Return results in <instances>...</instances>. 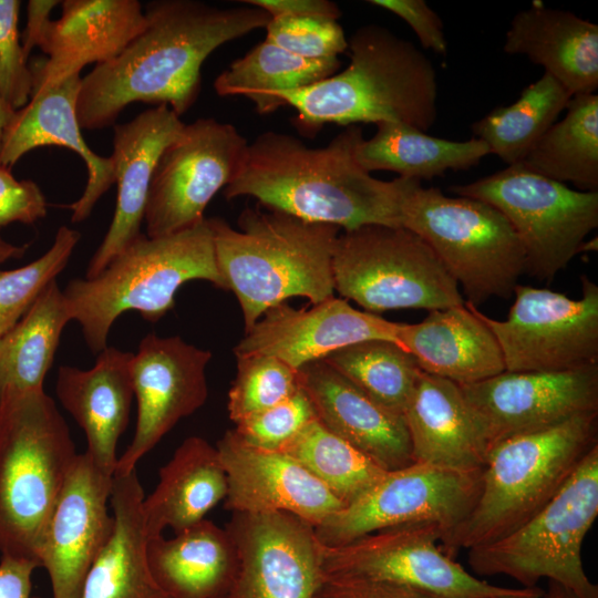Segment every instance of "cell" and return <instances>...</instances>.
I'll return each mask as SVG.
<instances>
[{
	"label": "cell",
	"mask_w": 598,
	"mask_h": 598,
	"mask_svg": "<svg viewBox=\"0 0 598 598\" xmlns=\"http://www.w3.org/2000/svg\"><path fill=\"white\" fill-rule=\"evenodd\" d=\"M70 429L43 389L0 402V553L34 561L76 457Z\"/></svg>",
	"instance_id": "7"
},
{
	"label": "cell",
	"mask_w": 598,
	"mask_h": 598,
	"mask_svg": "<svg viewBox=\"0 0 598 598\" xmlns=\"http://www.w3.org/2000/svg\"><path fill=\"white\" fill-rule=\"evenodd\" d=\"M227 478L216 446L205 439L189 436L159 470L155 489L143 501L147 537L166 527L178 533L205 518L225 499Z\"/></svg>",
	"instance_id": "32"
},
{
	"label": "cell",
	"mask_w": 598,
	"mask_h": 598,
	"mask_svg": "<svg viewBox=\"0 0 598 598\" xmlns=\"http://www.w3.org/2000/svg\"><path fill=\"white\" fill-rule=\"evenodd\" d=\"M581 297L517 285L505 320L478 316L501 348L505 371L561 372L598 365V286L581 276Z\"/></svg>",
	"instance_id": "13"
},
{
	"label": "cell",
	"mask_w": 598,
	"mask_h": 598,
	"mask_svg": "<svg viewBox=\"0 0 598 598\" xmlns=\"http://www.w3.org/2000/svg\"><path fill=\"white\" fill-rule=\"evenodd\" d=\"M144 13V28L125 49L81 79L76 112L82 128L113 125L136 102L166 104L182 116L199 95L208 55L270 20L254 6L219 8L196 0L151 1Z\"/></svg>",
	"instance_id": "1"
},
{
	"label": "cell",
	"mask_w": 598,
	"mask_h": 598,
	"mask_svg": "<svg viewBox=\"0 0 598 598\" xmlns=\"http://www.w3.org/2000/svg\"><path fill=\"white\" fill-rule=\"evenodd\" d=\"M597 516L598 446L528 522L495 542L468 549V566L475 575H504L526 588L547 579L580 598H598V586L588 578L581 558L582 543Z\"/></svg>",
	"instance_id": "9"
},
{
	"label": "cell",
	"mask_w": 598,
	"mask_h": 598,
	"mask_svg": "<svg viewBox=\"0 0 598 598\" xmlns=\"http://www.w3.org/2000/svg\"><path fill=\"white\" fill-rule=\"evenodd\" d=\"M323 360L371 399L402 415L422 372L405 349L383 339L347 346Z\"/></svg>",
	"instance_id": "38"
},
{
	"label": "cell",
	"mask_w": 598,
	"mask_h": 598,
	"mask_svg": "<svg viewBox=\"0 0 598 598\" xmlns=\"http://www.w3.org/2000/svg\"><path fill=\"white\" fill-rule=\"evenodd\" d=\"M401 227L430 246L475 307L511 298L525 274V252L512 225L482 200L450 197L413 181L403 197Z\"/></svg>",
	"instance_id": "8"
},
{
	"label": "cell",
	"mask_w": 598,
	"mask_h": 598,
	"mask_svg": "<svg viewBox=\"0 0 598 598\" xmlns=\"http://www.w3.org/2000/svg\"><path fill=\"white\" fill-rule=\"evenodd\" d=\"M277 451L303 466L342 501L344 506L370 488L386 472L364 453L329 431L318 419Z\"/></svg>",
	"instance_id": "39"
},
{
	"label": "cell",
	"mask_w": 598,
	"mask_h": 598,
	"mask_svg": "<svg viewBox=\"0 0 598 598\" xmlns=\"http://www.w3.org/2000/svg\"><path fill=\"white\" fill-rule=\"evenodd\" d=\"M598 446V411L511 436L493 446L477 499L440 546L454 559L462 549L495 542L536 515Z\"/></svg>",
	"instance_id": "5"
},
{
	"label": "cell",
	"mask_w": 598,
	"mask_h": 598,
	"mask_svg": "<svg viewBox=\"0 0 598 598\" xmlns=\"http://www.w3.org/2000/svg\"><path fill=\"white\" fill-rule=\"evenodd\" d=\"M245 4L257 7L276 17H316L338 20L342 12L337 3L329 0H244Z\"/></svg>",
	"instance_id": "48"
},
{
	"label": "cell",
	"mask_w": 598,
	"mask_h": 598,
	"mask_svg": "<svg viewBox=\"0 0 598 598\" xmlns=\"http://www.w3.org/2000/svg\"><path fill=\"white\" fill-rule=\"evenodd\" d=\"M60 1L30 0L27 6V27L23 34L22 49L28 59L32 49L39 47L43 33L51 21L50 14Z\"/></svg>",
	"instance_id": "50"
},
{
	"label": "cell",
	"mask_w": 598,
	"mask_h": 598,
	"mask_svg": "<svg viewBox=\"0 0 598 598\" xmlns=\"http://www.w3.org/2000/svg\"><path fill=\"white\" fill-rule=\"evenodd\" d=\"M443 532L435 523H411L336 547L320 544L321 576L385 580L437 598H512L542 589L496 586L472 575L442 550Z\"/></svg>",
	"instance_id": "12"
},
{
	"label": "cell",
	"mask_w": 598,
	"mask_h": 598,
	"mask_svg": "<svg viewBox=\"0 0 598 598\" xmlns=\"http://www.w3.org/2000/svg\"><path fill=\"white\" fill-rule=\"evenodd\" d=\"M374 135L355 147L358 164L371 173L390 171L399 177L432 179L447 171L470 169L491 152L478 138L456 142L427 135L401 122H380Z\"/></svg>",
	"instance_id": "33"
},
{
	"label": "cell",
	"mask_w": 598,
	"mask_h": 598,
	"mask_svg": "<svg viewBox=\"0 0 598 598\" xmlns=\"http://www.w3.org/2000/svg\"><path fill=\"white\" fill-rule=\"evenodd\" d=\"M598 249V237L595 236L592 238H589V239H586L580 248H579V254L580 252H587V251H597Z\"/></svg>",
	"instance_id": "54"
},
{
	"label": "cell",
	"mask_w": 598,
	"mask_h": 598,
	"mask_svg": "<svg viewBox=\"0 0 598 598\" xmlns=\"http://www.w3.org/2000/svg\"><path fill=\"white\" fill-rule=\"evenodd\" d=\"M266 40L303 59L338 58L348 50V39L337 20L316 17L270 18Z\"/></svg>",
	"instance_id": "42"
},
{
	"label": "cell",
	"mask_w": 598,
	"mask_h": 598,
	"mask_svg": "<svg viewBox=\"0 0 598 598\" xmlns=\"http://www.w3.org/2000/svg\"><path fill=\"white\" fill-rule=\"evenodd\" d=\"M359 125L346 126L327 145L267 131L248 143L224 195L252 197L268 209L343 230L364 225L401 227L404 194L416 179L382 181L354 157L363 138Z\"/></svg>",
	"instance_id": "2"
},
{
	"label": "cell",
	"mask_w": 598,
	"mask_h": 598,
	"mask_svg": "<svg viewBox=\"0 0 598 598\" xmlns=\"http://www.w3.org/2000/svg\"><path fill=\"white\" fill-rule=\"evenodd\" d=\"M566 110L519 164L578 190L598 192V95H573Z\"/></svg>",
	"instance_id": "35"
},
{
	"label": "cell",
	"mask_w": 598,
	"mask_h": 598,
	"mask_svg": "<svg viewBox=\"0 0 598 598\" xmlns=\"http://www.w3.org/2000/svg\"><path fill=\"white\" fill-rule=\"evenodd\" d=\"M313 598H437L400 584L364 577H322Z\"/></svg>",
	"instance_id": "47"
},
{
	"label": "cell",
	"mask_w": 598,
	"mask_h": 598,
	"mask_svg": "<svg viewBox=\"0 0 598 598\" xmlns=\"http://www.w3.org/2000/svg\"><path fill=\"white\" fill-rule=\"evenodd\" d=\"M451 190L499 210L523 246L525 272L540 280L551 281L598 227V192L571 189L520 164Z\"/></svg>",
	"instance_id": "11"
},
{
	"label": "cell",
	"mask_w": 598,
	"mask_h": 598,
	"mask_svg": "<svg viewBox=\"0 0 598 598\" xmlns=\"http://www.w3.org/2000/svg\"><path fill=\"white\" fill-rule=\"evenodd\" d=\"M571 93L544 72L511 105L492 110L472 124L475 138L507 166L519 164L566 110Z\"/></svg>",
	"instance_id": "37"
},
{
	"label": "cell",
	"mask_w": 598,
	"mask_h": 598,
	"mask_svg": "<svg viewBox=\"0 0 598 598\" xmlns=\"http://www.w3.org/2000/svg\"><path fill=\"white\" fill-rule=\"evenodd\" d=\"M37 567L32 560L1 556L0 598H32V574Z\"/></svg>",
	"instance_id": "49"
},
{
	"label": "cell",
	"mask_w": 598,
	"mask_h": 598,
	"mask_svg": "<svg viewBox=\"0 0 598 598\" xmlns=\"http://www.w3.org/2000/svg\"><path fill=\"white\" fill-rule=\"evenodd\" d=\"M339 58L308 60L266 39L236 59L214 82L220 96H245L266 115L282 107L274 94L301 89L338 72Z\"/></svg>",
	"instance_id": "36"
},
{
	"label": "cell",
	"mask_w": 598,
	"mask_h": 598,
	"mask_svg": "<svg viewBox=\"0 0 598 598\" xmlns=\"http://www.w3.org/2000/svg\"><path fill=\"white\" fill-rule=\"evenodd\" d=\"M368 3L390 11L405 21L424 49L441 55L446 54L447 41L443 22L424 0H370Z\"/></svg>",
	"instance_id": "46"
},
{
	"label": "cell",
	"mask_w": 598,
	"mask_h": 598,
	"mask_svg": "<svg viewBox=\"0 0 598 598\" xmlns=\"http://www.w3.org/2000/svg\"><path fill=\"white\" fill-rule=\"evenodd\" d=\"M114 474L85 452L74 458L47 523L38 553L52 598H78L91 565L113 534L107 502Z\"/></svg>",
	"instance_id": "19"
},
{
	"label": "cell",
	"mask_w": 598,
	"mask_h": 598,
	"mask_svg": "<svg viewBox=\"0 0 598 598\" xmlns=\"http://www.w3.org/2000/svg\"><path fill=\"white\" fill-rule=\"evenodd\" d=\"M399 322L353 308L334 296L296 309L286 302L267 310L234 348L236 357L265 354L299 370L347 346L371 339L396 342Z\"/></svg>",
	"instance_id": "20"
},
{
	"label": "cell",
	"mask_w": 598,
	"mask_h": 598,
	"mask_svg": "<svg viewBox=\"0 0 598 598\" xmlns=\"http://www.w3.org/2000/svg\"><path fill=\"white\" fill-rule=\"evenodd\" d=\"M403 419L414 462L483 470L488 454L485 429L457 383L422 371Z\"/></svg>",
	"instance_id": "27"
},
{
	"label": "cell",
	"mask_w": 598,
	"mask_h": 598,
	"mask_svg": "<svg viewBox=\"0 0 598 598\" xmlns=\"http://www.w3.org/2000/svg\"><path fill=\"white\" fill-rule=\"evenodd\" d=\"M316 419L312 403L300 388L278 404L237 422L233 430L249 445L278 450Z\"/></svg>",
	"instance_id": "43"
},
{
	"label": "cell",
	"mask_w": 598,
	"mask_h": 598,
	"mask_svg": "<svg viewBox=\"0 0 598 598\" xmlns=\"http://www.w3.org/2000/svg\"><path fill=\"white\" fill-rule=\"evenodd\" d=\"M237 551L230 598H313L321 581L315 526L289 513H233Z\"/></svg>",
	"instance_id": "17"
},
{
	"label": "cell",
	"mask_w": 598,
	"mask_h": 598,
	"mask_svg": "<svg viewBox=\"0 0 598 598\" xmlns=\"http://www.w3.org/2000/svg\"><path fill=\"white\" fill-rule=\"evenodd\" d=\"M192 280L226 290L208 218L162 237L142 234L95 277L72 279L63 295L71 321L81 326L90 350L100 353L122 313L138 311L156 322L174 308L182 285Z\"/></svg>",
	"instance_id": "6"
},
{
	"label": "cell",
	"mask_w": 598,
	"mask_h": 598,
	"mask_svg": "<svg viewBox=\"0 0 598 598\" xmlns=\"http://www.w3.org/2000/svg\"><path fill=\"white\" fill-rule=\"evenodd\" d=\"M237 371L228 392L229 419L237 422L271 408L300 388L299 370L265 354L236 357Z\"/></svg>",
	"instance_id": "41"
},
{
	"label": "cell",
	"mask_w": 598,
	"mask_h": 598,
	"mask_svg": "<svg viewBox=\"0 0 598 598\" xmlns=\"http://www.w3.org/2000/svg\"><path fill=\"white\" fill-rule=\"evenodd\" d=\"M209 350L187 343L178 336L146 334L131 362L137 419L134 436L114 474L136 470L147 454L182 419L200 409L208 396L206 367Z\"/></svg>",
	"instance_id": "16"
},
{
	"label": "cell",
	"mask_w": 598,
	"mask_h": 598,
	"mask_svg": "<svg viewBox=\"0 0 598 598\" xmlns=\"http://www.w3.org/2000/svg\"><path fill=\"white\" fill-rule=\"evenodd\" d=\"M299 378L317 419L329 431L385 471L414 463L402 414L371 399L324 360L301 367Z\"/></svg>",
	"instance_id": "25"
},
{
	"label": "cell",
	"mask_w": 598,
	"mask_h": 598,
	"mask_svg": "<svg viewBox=\"0 0 598 598\" xmlns=\"http://www.w3.org/2000/svg\"><path fill=\"white\" fill-rule=\"evenodd\" d=\"M61 17L51 20L39 48L47 59L31 68L33 89L60 83L90 64L117 56L145 25L137 0H64Z\"/></svg>",
	"instance_id": "24"
},
{
	"label": "cell",
	"mask_w": 598,
	"mask_h": 598,
	"mask_svg": "<svg viewBox=\"0 0 598 598\" xmlns=\"http://www.w3.org/2000/svg\"><path fill=\"white\" fill-rule=\"evenodd\" d=\"M19 0H0V97L14 111L30 100L33 75L19 38Z\"/></svg>",
	"instance_id": "44"
},
{
	"label": "cell",
	"mask_w": 598,
	"mask_h": 598,
	"mask_svg": "<svg viewBox=\"0 0 598 598\" xmlns=\"http://www.w3.org/2000/svg\"><path fill=\"white\" fill-rule=\"evenodd\" d=\"M220 598H230L229 596H226V597H220Z\"/></svg>",
	"instance_id": "55"
},
{
	"label": "cell",
	"mask_w": 598,
	"mask_h": 598,
	"mask_svg": "<svg viewBox=\"0 0 598 598\" xmlns=\"http://www.w3.org/2000/svg\"><path fill=\"white\" fill-rule=\"evenodd\" d=\"M152 574L171 598L229 596L237 570V551L226 528L208 519L178 532L147 539Z\"/></svg>",
	"instance_id": "31"
},
{
	"label": "cell",
	"mask_w": 598,
	"mask_h": 598,
	"mask_svg": "<svg viewBox=\"0 0 598 598\" xmlns=\"http://www.w3.org/2000/svg\"><path fill=\"white\" fill-rule=\"evenodd\" d=\"M460 386L485 429L488 452L511 436L598 411V365L561 372L504 371Z\"/></svg>",
	"instance_id": "18"
},
{
	"label": "cell",
	"mask_w": 598,
	"mask_h": 598,
	"mask_svg": "<svg viewBox=\"0 0 598 598\" xmlns=\"http://www.w3.org/2000/svg\"><path fill=\"white\" fill-rule=\"evenodd\" d=\"M247 145L229 123L200 117L185 124L162 152L153 172L145 234L162 237L204 221L207 205L231 181Z\"/></svg>",
	"instance_id": "15"
},
{
	"label": "cell",
	"mask_w": 598,
	"mask_h": 598,
	"mask_svg": "<svg viewBox=\"0 0 598 598\" xmlns=\"http://www.w3.org/2000/svg\"><path fill=\"white\" fill-rule=\"evenodd\" d=\"M503 50L542 65L571 95L598 87V25L573 12L534 1L512 19Z\"/></svg>",
	"instance_id": "29"
},
{
	"label": "cell",
	"mask_w": 598,
	"mask_h": 598,
	"mask_svg": "<svg viewBox=\"0 0 598 598\" xmlns=\"http://www.w3.org/2000/svg\"><path fill=\"white\" fill-rule=\"evenodd\" d=\"M144 497L136 470L114 474L110 497L114 530L87 570L78 598H171L148 564Z\"/></svg>",
	"instance_id": "30"
},
{
	"label": "cell",
	"mask_w": 598,
	"mask_h": 598,
	"mask_svg": "<svg viewBox=\"0 0 598 598\" xmlns=\"http://www.w3.org/2000/svg\"><path fill=\"white\" fill-rule=\"evenodd\" d=\"M80 238V231L61 226L41 257L16 269L0 270V337L14 327L43 290L56 280Z\"/></svg>",
	"instance_id": "40"
},
{
	"label": "cell",
	"mask_w": 598,
	"mask_h": 598,
	"mask_svg": "<svg viewBox=\"0 0 598 598\" xmlns=\"http://www.w3.org/2000/svg\"><path fill=\"white\" fill-rule=\"evenodd\" d=\"M132 358V352L107 346L97 353L92 368L61 365L56 374V396L85 433V453L112 474L118 460L117 442L127 426L134 398Z\"/></svg>",
	"instance_id": "26"
},
{
	"label": "cell",
	"mask_w": 598,
	"mask_h": 598,
	"mask_svg": "<svg viewBox=\"0 0 598 598\" xmlns=\"http://www.w3.org/2000/svg\"><path fill=\"white\" fill-rule=\"evenodd\" d=\"M28 245H16L0 237V265L13 258H20L24 255Z\"/></svg>",
	"instance_id": "52"
},
{
	"label": "cell",
	"mask_w": 598,
	"mask_h": 598,
	"mask_svg": "<svg viewBox=\"0 0 598 598\" xmlns=\"http://www.w3.org/2000/svg\"><path fill=\"white\" fill-rule=\"evenodd\" d=\"M332 277L341 298L374 315L465 305L458 285L434 251L404 227L364 225L340 233Z\"/></svg>",
	"instance_id": "10"
},
{
	"label": "cell",
	"mask_w": 598,
	"mask_h": 598,
	"mask_svg": "<svg viewBox=\"0 0 598 598\" xmlns=\"http://www.w3.org/2000/svg\"><path fill=\"white\" fill-rule=\"evenodd\" d=\"M396 342L429 374L458 385L472 384L505 371L496 338L478 316L477 307L430 311L416 323H399Z\"/></svg>",
	"instance_id": "28"
},
{
	"label": "cell",
	"mask_w": 598,
	"mask_h": 598,
	"mask_svg": "<svg viewBox=\"0 0 598 598\" xmlns=\"http://www.w3.org/2000/svg\"><path fill=\"white\" fill-rule=\"evenodd\" d=\"M14 110L11 109L1 97H0V148L2 144V138L4 131L13 116Z\"/></svg>",
	"instance_id": "53"
},
{
	"label": "cell",
	"mask_w": 598,
	"mask_h": 598,
	"mask_svg": "<svg viewBox=\"0 0 598 598\" xmlns=\"http://www.w3.org/2000/svg\"><path fill=\"white\" fill-rule=\"evenodd\" d=\"M482 471L465 472L414 462L386 471L370 488L331 514L315 533L336 547L367 534L411 523H435L445 533L474 506Z\"/></svg>",
	"instance_id": "14"
},
{
	"label": "cell",
	"mask_w": 598,
	"mask_h": 598,
	"mask_svg": "<svg viewBox=\"0 0 598 598\" xmlns=\"http://www.w3.org/2000/svg\"><path fill=\"white\" fill-rule=\"evenodd\" d=\"M350 62L311 85L274 94L297 114V127L316 134L326 124L401 122L423 132L437 117L432 62L412 42L370 23L348 40Z\"/></svg>",
	"instance_id": "3"
},
{
	"label": "cell",
	"mask_w": 598,
	"mask_h": 598,
	"mask_svg": "<svg viewBox=\"0 0 598 598\" xmlns=\"http://www.w3.org/2000/svg\"><path fill=\"white\" fill-rule=\"evenodd\" d=\"M185 123L168 105L145 110L130 122L114 126L110 156L117 186L115 210L110 227L89 261L85 277L99 275L143 233L147 194L162 152L175 140Z\"/></svg>",
	"instance_id": "22"
},
{
	"label": "cell",
	"mask_w": 598,
	"mask_h": 598,
	"mask_svg": "<svg viewBox=\"0 0 598 598\" xmlns=\"http://www.w3.org/2000/svg\"><path fill=\"white\" fill-rule=\"evenodd\" d=\"M216 448L227 478L225 507L233 513H289L317 526L344 506L290 456L249 445L234 430Z\"/></svg>",
	"instance_id": "21"
},
{
	"label": "cell",
	"mask_w": 598,
	"mask_h": 598,
	"mask_svg": "<svg viewBox=\"0 0 598 598\" xmlns=\"http://www.w3.org/2000/svg\"><path fill=\"white\" fill-rule=\"evenodd\" d=\"M70 321L63 290L53 280L22 319L0 337V402L9 393L43 389Z\"/></svg>",
	"instance_id": "34"
},
{
	"label": "cell",
	"mask_w": 598,
	"mask_h": 598,
	"mask_svg": "<svg viewBox=\"0 0 598 598\" xmlns=\"http://www.w3.org/2000/svg\"><path fill=\"white\" fill-rule=\"evenodd\" d=\"M47 200L31 179H17L0 165V229L12 224L31 225L47 215Z\"/></svg>",
	"instance_id": "45"
},
{
	"label": "cell",
	"mask_w": 598,
	"mask_h": 598,
	"mask_svg": "<svg viewBox=\"0 0 598 598\" xmlns=\"http://www.w3.org/2000/svg\"><path fill=\"white\" fill-rule=\"evenodd\" d=\"M218 270L236 296L245 332L293 297L316 305L333 297L332 255L340 228L265 207H246L238 228L208 218Z\"/></svg>",
	"instance_id": "4"
},
{
	"label": "cell",
	"mask_w": 598,
	"mask_h": 598,
	"mask_svg": "<svg viewBox=\"0 0 598 598\" xmlns=\"http://www.w3.org/2000/svg\"><path fill=\"white\" fill-rule=\"evenodd\" d=\"M512 598H580V597L577 596L570 589L566 588L565 586L558 582L548 581V586L546 589L542 588L538 592L530 596L512 597Z\"/></svg>",
	"instance_id": "51"
},
{
	"label": "cell",
	"mask_w": 598,
	"mask_h": 598,
	"mask_svg": "<svg viewBox=\"0 0 598 598\" xmlns=\"http://www.w3.org/2000/svg\"><path fill=\"white\" fill-rule=\"evenodd\" d=\"M80 74L54 85L32 90L29 102L14 111L2 138L0 165L11 168L28 152L44 146H62L84 162L87 181L82 195L68 207L71 221L89 218L99 199L115 183L111 157L90 148L81 133L76 102Z\"/></svg>",
	"instance_id": "23"
}]
</instances>
